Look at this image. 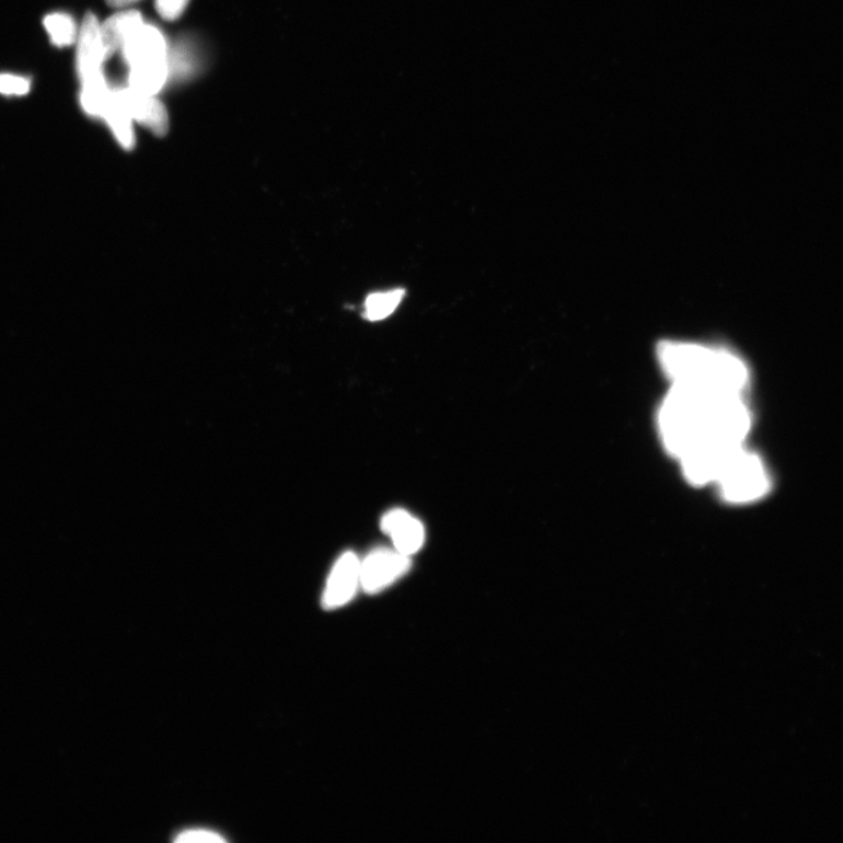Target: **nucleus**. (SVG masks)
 I'll use <instances>...</instances> for the list:
<instances>
[{
    "label": "nucleus",
    "instance_id": "1",
    "mask_svg": "<svg viewBox=\"0 0 843 843\" xmlns=\"http://www.w3.org/2000/svg\"><path fill=\"white\" fill-rule=\"evenodd\" d=\"M751 422L744 395L672 384L659 413V431L666 450L681 462L744 446Z\"/></svg>",
    "mask_w": 843,
    "mask_h": 843
},
{
    "label": "nucleus",
    "instance_id": "2",
    "mask_svg": "<svg viewBox=\"0 0 843 843\" xmlns=\"http://www.w3.org/2000/svg\"><path fill=\"white\" fill-rule=\"evenodd\" d=\"M657 358L671 384L735 395H746L750 384L744 361L721 348L665 342L657 348Z\"/></svg>",
    "mask_w": 843,
    "mask_h": 843
},
{
    "label": "nucleus",
    "instance_id": "3",
    "mask_svg": "<svg viewBox=\"0 0 843 843\" xmlns=\"http://www.w3.org/2000/svg\"><path fill=\"white\" fill-rule=\"evenodd\" d=\"M714 485L725 501L746 505L765 497L771 480L763 460L743 446L724 462Z\"/></svg>",
    "mask_w": 843,
    "mask_h": 843
},
{
    "label": "nucleus",
    "instance_id": "4",
    "mask_svg": "<svg viewBox=\"0 0 843 843\" xmlns=\"http://www.w3.org/2000/svg\"><path fill=\"white\" fill-rule=\"evenodd\" d=\"M411 566L409 556L396 550H376L361 563L360 586L367 593H379L406 575Z\"/></svg>",
    "mask_w": 843,
    "mask_h": 843
},
{
    "label": "nucleus",
    "instance_id": "5",
    "mask_svg": "<svg viewBox=\"0 0 843 843\" xmlns=\"http://www.w3.org/2000/svg\"><path fill=\"white\" fill-rule=\"evenodd\" d=\"M361 562L353 552L344 553L335 563L323 596L327 611L340 609L357 593L360 585Z\"/></svg>",
    "mask_w": 843,
    "mask_h": 843
},
{
    "label": "nucleus",
    "instance_id": "6",
    "mask_svg": "<svg viewBox=\"0 0 843 843\" xmlns=\"http://www.w3.org/2000/svg\"><path fill=\"white\" fill-rule=\"evenodd\" d=\"M381 529L392 538L395 550L407 556L417 553L426 541L422 522L402 509L385 513L381 520Z\"/></svg>",
    "mask_w": 843,
    "mask_h": 843
},
{
    "label": "nucleus",
    "instance_id": "7",
    "mask_svg": "<svg viewBox=\"0 0 843 843\" xmlns=\"http://www.w3.org/2000/svg\"><path fill=\"white\" fill-rule=\"evenodd\" d=\"M117 95L128 109L131 119L153 131L158 137H163L169 128V117L165 107L154 97L131 90H116Z\"/></svg>",
    "mask_w": 843,
    "mask_h": 843
},
{
    "label": "nucleus",
    "instance_id": "8",
    "mask_svg": "<svg viewBox=\"0 0 843 843\" xmlns=\"http://www.w3.org/2000/svg\"><path fill=\"white\" fill-rule=\"evenodd\" d=\"M105 61L101 25L94 14L84 16L78 36L77 65L81 81L103 72L101 66Z\"/></svg>",
    "mask_w": 843,
    "mask_h": 843
},
{
    "label": "nucleus",
    "instance_id": "9",
    "mask_svg": "<svg viewBox=\"0 0 843 843\" xmlns=\"http://www.w3.org/2000/svg\"><path fill=\"white\" fill-rule=\"evenodd\" d=\"M122 49L129 67L168 58V47L161 31L146 24L130 33Z\"/></svg>",
    "mask_w": 843,
    "mask_h": 843
},
{
    "label": "nucleus",
    "instance_id": "10",
    "mask_svg": "<svg viewBox=\"0 0 843 843\" xmlns=\"http://www.w3.org/2000/svg\"><path fill=\"white\" fill-rule=\"evenodd\" d=\"M141 24H143L142 15L138 11H125L116 13L101 25L105 60L111 58L117 49L123 48L130 33Z\"/></svg>",
    "mask_w": 843,
    "mask_h": 843
},
{
    "label": "nucleus",
    "instance_id": "11",
    "mask_svg": "<svg viewBox=\"0 0 843 843\" xmlns=\"http://www.w3.org/2000/svg\"><path fill=\"white\" fill-rule=\"evenodd\" d=\"M169 76V59L141 62L130 67V89L140 93L155 95L164 86Z\"/></svg>",
    "mask_w": 843,
    "mask_h": 843
},
{
    "label": "nucleus",
    "instance_id": "12",
    "mask_svg": "<svg viewBox=\"0 0 843 843\" xmlns=\"http://www.w3.org/2000/svg\"><path fill=\"white\" fill-rule=\"evenodd\" d=\"M103 119L107 123L112 129L114 137L123 148L130 150L135 146V132L132 127L131 116L123 104L119 95L115 91L112 92L109 103L103 115Z\"/></svg>",
    "mask_w": 843,
    "mask_h": 843
},
{
    "label": "nucleus",
    "instance_id": "13",
    "mask_svg": "<svg viewBox=\"0 0 843 843\" xmlns=\"http://www.w3.org/2000/svg\"><path fill=\"white\" fill-rule=\"evenodd\" d=\"M111 95L112 91L107 86L103 72H99L82 81L81 105L89 115L103 117Z\"/></svg>",
    "mask_w": 843,
    "mask_h": 843
},
{
    "label": "nucleus",
    "instance_id": "14",
    "mask_svg": "<svg viewBox=\"0 0 843 843\" xmlns=\"http://www.w3.org/2000/svg\"><path fill=\"white\" fill-rule=\"evenodd\" d=\"M406 291L399 289L388 292H378L367 297L365 301L363 316L369 322H380L399 308Z\"/></svg>",
    "mask_w": 843,
    "mask_h": 843
},
{
    "label": "nucleus",
    "instance_id": "15",
    "mask_svg": "<svg viewBox=\"0 0 843 843\" xmlns=\"http://www.w3.org/2000/svg\"><path fill=\"white\" fill-rule=\"evenodd\" d=\"M50 41L57 46H70L78 39V32L72 16L65 13H54L44 21Z\"/></svg>",
    "mask_w": 843,
    "mask_h": 843
},
{
    "label": "nucleus",
    "instance_id": "16",
    "mask_svg": "<svg viewBox=\"0 0 843 843\" xmlns=\"http://www.w3.org/2000/svg\"><path fill=\"white\" fill-rule=\"evenodd\" d=\"M31 83L27 79L12 74H0V94L24 95L30 91Z\"/></svg>",
    "mask_w": 843,
    "mask_h": 843
},
{
    "label": "nucleus",
    "instance_id": "17",
    "mask_svg": "<svg viewBox=\"0 0 843 843\" xmlns=\"http://www.w3.org/2000/svg\"><path fill=\"white\" fill-rule=\"evenodd\" d=\"M190 0H155V8L159 14L165 21H175L180 19Z\"/></svg>",
    "mask_w": 843,
    "mask_h": 843
},
{
    "label": "nucleus",
    "instance_id": "18",
    "mask_svg": "<svg viewBox=\"0 0 843 843\" xmlns=\"http://www.w3.org/2000/svg\"><path fill=\"white\" fill-rule=\"evenodd\" d=\"M175 841L181 843H200V842L217 843V842H224L227 840L216 832L198 829V830H188L180 833V835H177Z\"/></svg>",
    "mask_w": 843,
    "mask_h": 843
},
{
    "label": "nucleus",
    "instance_id": "19",
    "mask_svg": "<svg viewBox=\"0 0 843 843\" xmlns=\"http://www.w3.org/2000/svg\"><path fill=\"white\" fill-rule=\"evenodd\" d=\"M137 2L139 0H107L108 5L112 8H126Z\"/></svg>",
    "mask_w": 843,
    "mask_h": 843
}]
</instances>
